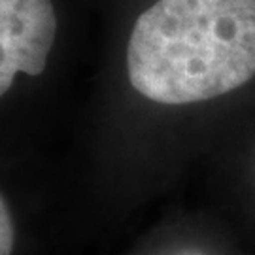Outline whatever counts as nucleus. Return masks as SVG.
<instances>
[{
    "label": "nucleus",
    "instance_id": "obj_1",
    "mask_svg": "<svg viewBox=\"0 0 255 255\" xmlns=\"http://www.w3.org/2000/svg\"><path fill=\"white\" fill-rule=\"evenodd\" d=\"M130 85L159 104H191L255 76V0H157L127 47Z\"/></svg>",
    "mask_w": 255,
    "mask_h": 255
},
{
    "label": "nucleus",
    "instance_id": "obj_2",
    "mask_svg": "<svg viewBox=\"0 0 255 255\" xmlns=\"http://www.w3.org/2000/svg\"><path fill=\"white\" fill-rule=\"evenodd\" d=\"M57 34L51 0H0V97L15 74L40 76L46 70Z\"/></svg>",
    "mask_w": 255,
    "mask_h": 255
},
{
    "label": "nucleus",
    "instance_id": "obj_3",
    "mask_svg": "<svg viewBox=\"0 0 255 255\" xmlns=\"http://www.w3.org/2000/svg\"><path fill=\"white\" fill-rule=\"evenodd\" d=\"M13 221H11V214L4 197L0 195V255H11L13 252Z\"/></svg>",
    "mask_w": 255,
    "mask_h": 255
}]
</instances>
